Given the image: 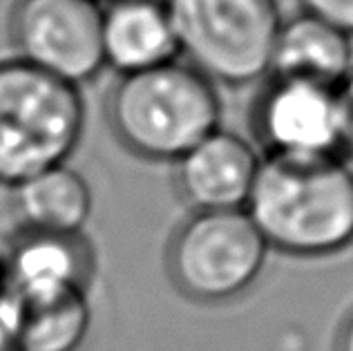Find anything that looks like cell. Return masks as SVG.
I'll use <instances>...</instances> for the list:
<instances>
[{
  "mask_svg": "<svg viewBox=\"0 0 353 351\" xmlns=\"http://www.w3.org/2000/svg\"><path fill=\"white\" fill-rule=\"evenodd\" d=\"M9 30L16 59L77 88L105 68L103 5L94 0H18Z\"/></svg>",
  "mask_w": 353,
  "mask_h": 351,
  "instance_id": "8992f818",
  "label": "cell"
},
{
  "mask_svg": "<svg viewBox=\"0 0 353 351\" xmlns=\"http://www.w3.org/2000/svg\"><path fill=\"white\" fill-rule=\"evenodd\" d=\"M108 117L119 141L148 161H176L215 132L221 101L215 83L188 63L121 77L108 99Z\"/></svg>",
  "mask_w": 353,
  "mask_h": 351,
  "instance_id": "7a4b0ae2",
  "label": "cell"
},
{
  "mask_svg": "<svg viewBox=\"0 0 353 351\" xmlns=\"http://www.w3.org/2000/svg\"><path fill=\"white\" fill-rule=\"evenodd\" d=\"M94 3H99V5H103V3H105V5H108V3H112V0H94Z\"/></svg>",
  "mask_w": 353,
  "mask_h": 351,
  "instance_id": "d6986e66",
  "label": "cell"
},
{
  "mask_svg": "<svg viewBox=\"0 0 353 351\" xmlns=\"http://www.w3.org/2000/svg\"><path fill=\"white\" fill-rule=\"evenodd\" d=\"M188 66L212 83L248 86L271 74L277 0H165Z\"/></svg>",
  "mask_w": 353,
  "mask_h": 351,
  "instance_id": "277c9868",
  "label": "cell"
},
{
  "mask_svg": "<svg viewBox=\"0 0 353 351\" xmlns=\"http://www.w3.org/2000/svg\"><path fill=\"white\" fill-rule=\"evenodd\" d=\"M342 106V152L353 157V70L338 86Z\"/></svg>",
  "mask_w": 353,
  "mask_h": 351,
  "instance_id": "9a60e30c",
  "label": "cell"
},
{
  "mask_svg": "<svg viewBox=\"0 0 353 351\" xmlns=\"http://www.w3.org/2000/svg\"><path fill=\"white\" fill-rule=\"evenodd\" d=\"M304 12L331 23L353 36V0H300Z\"/></svg>",
  "mask_w": 353,
  "mask_h": 351,
  "instance_id": "5bb4252c",
  "label": "cell"
},
{
  "mask_svg": "<svg viewBox=\"0 0 353 351\" xmlns=\"http://www.w3.org/2000/svg\"><path fill=\"white\" fill-rule=\"evenodd\" d=\"M103 63L119 77L172 63L179 43L165 0H112L103 7Z\"/></svg>",
  "mask_w": 353,
  "mask_h": 351,
  "instance_id": "30bf717a",
  "label": "cell"
},
{
  "mask_svg": "<svg viewBox=\"0 0 353 351\" xmlns=\"http://www.w3.org/2000/svg\"><path fill=\"white\" fill-rule=\"evenodd\" d=\"M268 244L244 210H197L176 228L168 248L170 278L203 304L239 298L262 273Z\"/></svg>",
  "mask_w": 353,
  "mask_h": 351,
  "instance_id": "5b68a950",
  "label": "cell"
},
{
  "mask_svg": "<svg viewBox=\"0 0 353 351\" xmlns=\"http://www.w3.org/2000/svg\"><path fill=\"white\" fill-rule=\"evenodd\" d=\"M259 166L253 146L217 128L174 161V181L194 212L239 210L246 208Z\"/></svg>",
  "mask_w": 353,
  "mask_h": 351,
  "instance_id": "9c48e42d",
  "label": "cell"
},
{
  "mask_svg": "<svg viewBox=\"0 0 353 351\" xmlns=\"http://www.w3.org/2000/svg\"><path fill=\"white\" fill-rule=\"evenodd\" d=\"M12 195L21 228L48 233H83L94 206L88 181L68 163L52 166L16 183Z\"/></svg>",
  "mask_w": 353,
  "mask_h": 351,
  "instance_id": "7c38bea8",
  "label": "cell"
},
{
  "mask_svg": "<svg viewBox=\"0 0 353 351\" xmlns=\"http://www.w3.org/2000/svg\"><path fill=\"white\" fill-rule=\"evenodd\" d=\"M268 248L297 257L353 242V170L340 157L268 154L244 208Z\"/></svg>",
  "mask_w": 353,
  "mask_h": 351,
  "instance_id": "6da1fadb",
  "label": "cell"
},
{
  "mask_svg": "<svg viewBox=\"0 0 353 351\" xmlns=\"http://www.w3.org/2000/svg\"><path fill=\"white\" fill-rule=\"evenodd\" d=\"M9 304V293L5 286V278H3V264H0V311H5Z\"/></svg>",
  "mask_w": 353,
  "mask_h": 351,
  "instance_id": "ac0fdd59",
  "label": "cell"
},
{
  "mask_svg": "<svg viewBox=\"0 0 353 351\" xmlns=\"http://www.w3.org/2000/svg\"><path fill=\"white\" fill-rule=\"evenodd\" d=\"M85 128L77 86L21 59L0 63V183L68 161Z\"/></svg>",
  "mask_w": 353,
  "mask_h": 351,
  "instance_id": "3957f363",
  "label": "cell"
},
{
  "mask_svg": "<svg viewBox=\"0 0 353 351\" xmlns=\"http://www.w3.org/2000/svg\"><path fill=\"white\" fill-rule=\"evenodd\" d=\"M9 293V291H7ZM0 351H23L21 340L16 336V322H14V302L9 295V304L5 311H0Z\"/></svg>",
  "mask_w": 353,
  "mask_h": 351,
  "instance_id": "2e32d148",
  "label": "cell"
},
{
  "mask_svg": "<svg viewBox=\"0 0 353 351\" xmlns=\"http://www.w3.org/2000/svg\"><path fill=\"white\" fill-rule=\"evenodd\" d=\"M255 134L268 154L340 157L342 106L338 86L271 77L257 99Z\"/></svg>",
  "mask_w": 353,
  "mask_h": 351,
  "instance_id": "52a82bcc",
  "label": "cell"
},
{
  "mask_svg": "<svg viewBox=\"0 0 353 351\" xmlns=\"http://www.w3.org/2000/svg\"><path fill=\"white\" fill-rule=\"evenodd\" d=\"M351 36L302 12L282 21L275 39L271 77L311 79L340 86L351 72Z\"/></svg>",
  "mask_w": 353,
  "mask_h": 351,
  "instance_id": "8fae6325",
  "label": "cell"
},
{
  "mask_svg": "<svg viewBox=\"0 0 353 351\" xmlns=\"http://www.w3.org/2000/svg\"><path fill=\"white\" fill-rule=\"evenodd\" d=\"M338 351H353V313L349 316V320L345 322V327H342V331H340Z\"/></svg>",
  "mask_w": 353,
  "mask_h": 351,
  "instance_id": "e0dca14e",
  "label": "cell"
},
{
  "mask_svg": "<svg viewBox=\"0 0 353 351\" xmlns=\"http://www.w3.org/2000/svg\"><path fill=\"white\" fill-rule=\"evenodd\" d=\"M0 264L5 286L16 302L88 291L94 275V253L83 233L21 228Z\"/></svg>",
  "mask_w": 353,
  "mask_h": 351,
  "instance_id": "ba28073f",
  "label": "cell"
},
{
  "mask_svg": "<svg viewBox=\"0 0 353 351\" xmlns=\"http://www.w3.org/2000/svg\"><path fill=\"white\" fill-rule=\"evenodd\" d=\"M14 302L16 336L23 351H79L92 327L88 291Z\"/></svg>",
  "mask_w": 353,
  "mask_h": 351,
  "instance_id": "4fadbf2b",
  "label": "cell"
}]
</instances>
